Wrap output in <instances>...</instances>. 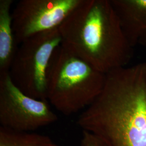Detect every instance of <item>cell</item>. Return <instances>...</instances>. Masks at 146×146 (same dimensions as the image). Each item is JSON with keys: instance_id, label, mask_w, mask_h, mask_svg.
<instances>
[{"instance_id": "cell-1", "label": "cell", "mask_w": 146, "mask_h": 146, "mask_svg": "<svg viewBox=\"0 0 146 146\" xmlns=\"http://www.w3.org/2000/svg\"><path fill=\"white\" fill-rule=\"evenodd\" d=\"M78 124L107 146H146V62L107 74L101 93Z\"/></svg>"}, {"instance_id": "cell-2", "label": "cell", "mask_w": 146, "mask_h": 146, "mask_svg": "<svg viewBox=\"0 0 146 146\" xmlns=\"http://www.w3.org/2000/svg\"><path fill=\"white\" fill-rule=\"evenodd\" d=\"M59 31L62 45L105 74L126 67L133 56L110 0H81Z\"/></svg>"}, {"instance_id": "cell-3", "label": "cell", "mask_w": 146, "mask_h": 146, "mask_svg": "<svg viewBox=\"0 0 146 146\" xmlns=\"http://www.w3.org/2000/svg\"><path fill=\"white\" fill-rule=\"evenodd\" d=\"M106 74L61 44L52 55L47 78V100L66 116L92 104L104 88Z\"/></svg>"}, {"instance_id": "cell-4", "label": "cell", "mask_w": 146, "mask_h": 146, "mask_svg": "<svg viewBox=\"0 0 146 146\" xmlns=\"http://www.w3.org/2000/svg\"><path fill=\"white\" fill-rule=\"evenodd\" d=\"M62 43L59 28L36 34L20 44L9 71L24 93L47 101V78L52 55Z\"/></svg>"}, {"instance_id": "cell-5", "label": "cell", "mask_w": 146, "mask_h": 146, "mask_svg": "<svg viewBox=\"0 0 146 146\" xmlns=\"http://www.w3.org/2000/svg\"><path fill=\"white\" fill-rule=\"evenodd\" d=\"M57 120V115L50 109L47 101L24 93L13 82L9 72L0 74L1 127L33 132Z\"/></svg>"}, {"instance_id": "cell-6", "label": "cell", "mask_w": 146, "mask_h": 146, "mask_svg": "<svg viewBox=\"0 0 146 146\" xmlns=\"http://www.w3.org/2000/svg\"><path fill=\"white\" fill-rule=\"evenodd\" d=\"M81 0H21L11 13L16 41L59 28Z\"/></svg>"}, {"instance_id": "cell-7", "label": "cell", "mask_w": 146, "mask_h": 146, "mask_svg": "<svg viewBox=\"0 0 146 146\" xmlns=\"http://www.w3.org/2000/svg\"><path fill=\"white\" fill-rule=\"evenodd\" d=\"M131 47L146 43V0H110Z\"/></svg>"}, {"instance_id": "cell-8", "label": "cell", "mask_w": 146, "mask_h": 146, "mask_svg": "<svg viewBox=\"0 0 146 146\" xmlns=\"http://www.w3.org/2000/svg\"><path fill=\"white\" fill-rule=\"evenodd\" d=\"M13 0H0V74L8 73L18 48L13 27Z\"/></svg>"}, {"instance_id": "cell-9", "label": "cell", "mask_w": 146, "mask_h": 146, "mask_svg": "<svg viewBox=\"0 0 146 146\" xmlns=\"http://www.w3.org/2000/svg\"><path fill=\"white\" fill-rule=\"evenodd\" d=\"M0 146H61L48 136L0 127Z\"/></svg>"}, {"instance_id": "cell-10", "label": "cell", "mask_w": 146, "mask_h": 146, "mask_svg": "<svg viewBox=\"0 0 146 146\" xmlns=\"http://www.w3.org/2000/svg\"><path fill=\"white\" fill-rule=\"evenodd\" d=\"M81 146H107L98 136L87 131H82Z\"/></svg>"}]
</instances>
